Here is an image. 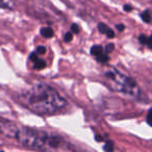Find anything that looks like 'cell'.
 <instances>
[{
    "label": "cell",
    "mask_w": 152,
    "mask_h": 152,
    "mask_svg": "<svg viewBox=\"0 0 152 152\" xmlns=\"http://www.w3.org/2000/svg\"><path fill=\"white\" fill-rule=\"evenodd\" d=\"M105 85L112 91L118 92L130 98L140 99L142 96V91L139 85L133 78L126 74L122 73L114 67H110L103 71L102 74Z\"/></svg>",
    "instance_id": "obj_3"
},
{
    "label": "cell",
    "mask_w": 152,
    "mask_h": 152,
    "mask_svg": "<svg viewBox=\"0 0 152 152\" xmlns=\"http://www.w3.org/2000/svg\"><path fill=\"white\" fill-rule=\"evenodd\" d=\"M40 32H41V34L46 39L52 38L53 34H54V31H53V29L51 27H42Z\"/></svg>",
    "instance_id": "obj_10"
},
{
    "label": "cell",
    "mask_w": 152,
    "mask_h": 152,
    "mask_svg": "<svg viewBox=\"0 0 152 152\" xmlns=\"http://www.w3.org/2000/svg\"><path fill=\"white\" fill-rule=\"evenodd\" d=\"M79 25H77V24H75V23H73L72 24V26H71V31L73 32V34H78L79 32Z\"/></svg>",
    "instance_id": "obj_17"
},
{
    "label": "cell",
    "mask_w": 152,
    "mask_h": 152,
    "mask_svg": "<svg viewBox=\"0 0 152 152\" xmlns=\"http://www.w3.org/2000/svg\"><path fill=\"white\" fill-rule=\"evenodd\" d=\"M146 121H147L148 125H150V126L152 127V107L150 108L149 110H148L147 117H146Z\"/></svg>",
    "instance_id": "obj_15"
},
{
    "label": "cell",
    "mask_w": 152,
    "mask_h": 152,
    "mask_svg": "<svg viewBox=\"0 0 152 152\" xmlns=\"http://www.w3.org/2000/svg\"><path fill=\"white\" fill-rule=\"evenodd\" d=\"M141 19L143 20L146 23H152V12L149 11V10H146V11H143L141 13Z\"/></svg>",
    "instance_id": "obj_8"
},
{
    "label": "cell",
    "mask_w": 152,
    "mask_h": 152,
    "mask_svg": "<svg viewBox=\"0 0 152 152\" xmlns=\"http://www.w3.org/2000/svg\"><path fill=\"white\" fill-rule=\"evenodd\" d=\"M36 52L38 53L39 55H41V54H45V52H46V48H45L44 46H39L38 48H37Z\"/></svg>",
    "instance_id": "obj_18"
},
{
    "label": "cell",
    "mask_w": 152,
    "mask_h": 152,
    "mask_svg": "<svg viewBox=\"0 0 152 152\" xmlns=\"http://www.w3.org/2000/svg\"><path fill=\"white\" fill-rule=\"evenodd\" d=\"M139 42L144 46H147L148 48H152V34L151 36H145V34H141L139 37Z\"/></svg>",
    "instance_id": "obj_7"
},
{
    "label": "cell",
    "mask_w": 152,
    "mask_h": 152,
    "mask_svg": "<svg viewBox=\"0 0 152 152\" xmlns=\"http://www.w3.org/2000/svg\"><path fill=\"white\" fill-rule=\"evenodd\" d=\"M142 1H152V0H142Z\"/></svg>",
    "instance_id": "obj_21"
},
{
    "label": "cell",
    "mask_w": 152,
    "mask_h": 152,
    "mask_svg": "<svg viewBox=\"0 0 152 152\" xmlns=\"http://www.w3.org/2000/svg\"><path fill=\"white\" fill-rule=\"evenodd\" d=\"M18 125L11 121H1L0 122V132L3 133L5 137L14 139L17 131Z\"/></svg>",
    "instance_id": "obj_4"
},
{
    "label": "cell",
    "mask_w": 152,
    "mask_h": 152,
    "mask_svg": "<svg viewBox=\"0 0 152 152\" xmlns=\"http://www.w3.org/2000/svg\"><path fill=\"white\" fill-rule=\"evenodd\" d=\"M114 50H115V45L114 44H110V43L104 47V51H105L106 53H110V52H113Z\"/></svg>",
    "instance_id": "obj_16"
},
{
    "label": "cell",
    "mask_w": 152,
    "mask_h": 152,
    "mask_svg": "<svg viewBox=\"0 0 152 152\" xmlns=\"http://www.w3.org/2000/svg\"><path fill=\"white\" fill-rule=\"evenodd\" d=\"M96 61H98L99 64H106L108 61H110V56H108V53L106 52H103L102 54L98 55V56L95 57Z\"/></svg>",
    "instance_id": "obj_12"
},
{
    "label": "cell",
    "mask_w": 152,
    "mask_h": 152,
    "mask_svg": "<svg viewBox=\"0 0 152 152\" xmlns=\"http://www.w3.org/2000/svg\"><path fill=\"white\" fill-rule=\"evenodd\" d=\"M97 28H98V30H99V32L105 34L107 38H110V39L115 38V31L110 27H108V26L106 25L105 23H102V22L98 23Z\"/></svg>",
    "instance_id": "obj_5"
},
{
    "label": "cell",
    "mask_w": 152,
    "mask_h": 152,
    "mask_svg": "<svg viewBox=\"0 0 152 152\" xmlns=\"http://www.w3.org/2000/svg\"><path fill=\"white\" fill-rule=\"evenodd\" d=\"M117 29L119 30V31H123V30H124V28H125V26L123 25V24H117Z\"/></svg>",
    "instance_id": "obj_19"
},
{
    "label": "cell",
    "mask_w": 152,
    "mask_h": 152,
    "mask_svg": "<svg viewBox=\"0 0 152 152\" xmlns=\"http://www.w3.org/2000/svg\"><path fill=\"white\" fill-rule=\"evenodd\" d=\"M124 10L125 12H131V10H132V7L131 5H124Z\"/></svg>",
    "instance_id": "obj_20"
},
{
    "label": "cell",
    "mask_w": 152,
    "mask_h": 152,
    "mask_svg": "<svg viewBox=\"0 0 152 152\" xmlns=\"http://www.w3.org/2000/svg\"><path fill=\"white\" fill-rule=\"evenodd\" d=\"M14 139L17 140L22 146L29 149L43 150V151L71 150V145L61 135L45 130L19 126V125Z\"/></svg>",
    "instance_id": "obj_2"
},
{
    "label": "cell",
    "mask_w": 152,
    "mask_h": 152,
    "mask_svg": "<svg viewBox=\"0 0 152 152\" xmlns=\"http://www.w3.org/2000/svg\"><path fill=\"white\" fill-rule=\"evenodd\" d=\"M90 52H91V55H93V56L96 57V56H98V55L102 54L103 52H105V51H104L103 47L100 46V45H94V46H92Z\"/></svg>",
    "instance_id": "obj_9"
},
{
    "label": "cell",
    "mask_w": 152,
    "mask_h": 152,
    "mask_svg": "<svg viewBox=\"0 0 152 152\" xmlns=\"http://www.w3.org/2000/svg\"><path fill=\"white\" fill-rule=\"evenodd\" d=\"M32 64H34V68L36 70H42L46 67V63L43 59H41L40 57H38L36 61H32Z\"/></svg>",
    "instance_id": "obj_11"
},
{
    "label": "cell",
    "mask_w": 152,
    "mask_h": 152,
    "mask_svg": "<svg viewBox=\"0 0 152 152\" xmlns=\"http://www.w3.org/2000/svg\"><path fill=\"white\" fill-rule=\"evenodd\" d=\"M103 149L105 151H113L114 150V144H113V142H106L103 146Z\"/></svg>",
    "instance_id": "obj_14"
},
{
    "label": "cell",
    "mask_w": 152,
    "mask_h": 152,
    "mask_svg": "<svg viewBox=\"0 0 152 152\" xmlns=\"http://www.w3.org/2000/svg\"><path fill=\"white\" fill-rule=\"evenodd\" d=\"M20 102L32 113L50 116L67 107L68 101L51 86L37 83L24 90L19 96Z\"/></svg>",
    "instance_id": "obj_1"
},
{
    "label": "cell",
    "mask_w": 152,
    "mask_h": 152,
    "mask_svg": "<svg viewBox=\"0 0 152 152\" xmlns=\"http://www.w3.org/2000/svg\"><path fill=\"white\" fill-rule=\"evenodd\" d=\"M72 40H73V32L72 31L66 32L65 37H64V41H65L66 43H69V42H71Z\"/></svg>",
    "instance_id": "obj_13"
},
{
    "label": "cell",
    "mask_w": 152,
    "mask_h": 152,
    "mask_svg": "<svg viewBox=\"0 0 152 152\" xmlns=\"http://www.w3.org/2000/svg\"><path fill=\"white\" fill-rule=\"evenodd\" d=\"M16 7V0H0V9L13 11Z\"/></svg>",
    "instance_id": "obj_6"
}]
</instances>
